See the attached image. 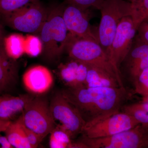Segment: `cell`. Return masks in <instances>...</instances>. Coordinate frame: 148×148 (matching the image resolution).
Masks as SVG:
<instances>
[{
  "mask_svg": "<svg viewBox=\"0 0 148 148\" xmlns=\"http://www.w3.org/2000/svg\"><path fill=\"white\" fill-rule=\"evenodd\" d=\"M86 123L121 110L127 97L125 88L67 87L61 91Z\"/></svg>",
  "mask_w": 148,
  "mask_h": 148,
  "instance_id": "6da1fadb",
  "label": "cell"
},
{
  "mask_svg": "<svg viewBox=\"0 0 148 148\" xmlns=\"http://www.w3.org/2000/svg\"><path fill=\"white\" fill-rule=\"evenodd\" d=\"M69 58L102 69L115 78L124 88L121 72L114 66L110 58L98 42L76 36L69 33L65 52Z\"/></svg>",
  "mask_w": 148,
  "mask_h": 148,
  "instance_id": "7a4b0ae2",
  "label": "cell"
},
{
  "mask_svg": "<svg viewBox=\"0 0 148 148\" xmlns=\"http://www.w3.org/2000/svg\"><path fill=\"white\" fill-rule=\"evenodd\" d=\"M63 6L51 8L38 36L42 45L43 57L49 63L56 62L65 52L69 32L63 18Z\"/></svg>",
  "mask_w": 148,
  "mask_h": 148,
  "instance_id": "3957f363",
  "label": "cell"
},
{
  "mask_svg": "<svg viewBox=\"0 0 148 148\" xmlns=\"http://www.w3.org/2000/svg\"><path fill=\"white\" fill-rule=\"evenodd\" d=\"M100 10L98 42L108 54L122 19L132 15V3L126 0H104Z\"/></svg>",
  "mask_w": 148,
  "mask_h": 148,
  "instance_id": "277c9868",
  "label": "cell"
},
{
  "mask_svg": "<svg viewBox=\"0 0 148 148\" xmlns=\"http://www.w3.org/2000/svg\"><path fill=\"white\" fill-rule=\"evenodd\" d=\"M49 11L40 1H37L0 15V19L3 24L14 30L37 35L47 18Z\"/></svg>",
  "mask_w": 148,
  "mask_h": 148,
  "instance_id": "5b68a950",
  "label": "cell"
},
{
  "mask_svg": "<svg viewBox=\"0 0 148 148\" xmlns=\"http://www.w3.org/2000/svg\"><path fill=\"white\" fill-rule=\"evenodd\" d=\"M86 148H140L148 147V128L139 124L131 129L103 138L82 136Z\"/></svg>",
  "mask_w": 148,
  "mask_h": 148,
  "instance_id": "8992f818",
  "label": "cell"
},
{
  "mask_svg": "<svg viewBox=\"0 0 148 148\" xmlns=\"http://www.w3.org/2000/svg\"><path fill=\"white\" fill-rule=\"evenodd\" d=\"M140 124L131 116L117 111L86 123L81 134L90 138L108 137L128 130Z\"/></svg>",
  "mask_w": 148,
  "mask_h": 148,
  "instance_id": "52a82bcc",
  "label": "cell"
},
{
  "mask_svg": "<svg viewBox=\"0 0 148 148\" xmlns=\"http://www.w3.org/2000/svg\"><path fill=\"white\" fill-rule=\"evenodd\" d=\"M18 119L24 126L44 138L56 127L49 103L41 96H33Z\"/></svg>",
  "mask_w": 148,
  "mask_h": 148,
  "instance_id": "ba28073f",
  "label": "cell"
},
{
  "mask_svg": "<svg viewBox=\"0 0 148 148\" xmlns=\"http://www.w3.org/2000/svg\"><path fill=\"white\" fill-rule=\"evenodd\" d=\"M49 105L56 127L66 131L72 140L81 134L86 122L61 91L53 95Z\"/></svg>",
  "mask_w": 148,
  "mask_h": 148,
  "instance_id": "9c48e42d",
  "label": "cell"
},
{
  "mask_svg": "<svg viewBox=\"0 0 148 148\" xmlns=\"http://www.w3.org/2000/svg\"><path fill=\"white\" fill-rule=\"evenodd\" d=\"M136 33L131 16L122 19L108 53L114 66L120 72V67L131 48Z\"/></svg>",
  "mask_w": 148,
  "mask_h": 148,
  "instance_id": "30bf717a",
  "label": "cell"
},
{
  "mask_svg": "<svg viewBox=\"0 0 148 148\" xmlns=\"http://www.w3.org/2000/svg\"><path fill=\"white\" fill-rule=\"evenodd\" d=\"M88 10H82L67 3V5L64 7L62 15L68 32L70 34L79 38L98 42V36L92 31L90 25V16Z\"/></svg>",
  "mask_w": 148,
  "mask_h": 148,
  "instance_id": "8fae6325",
  "label": "cell"
},
{
  "mask_svg": "<svg viewBox=\"0 0 148 148\" xmlns=\"http://www.w3.org/2000/svg\"><path fill=\"white\" fill-rule=\"evenodd\" d=\"M125 71L132 82L148 67V44L135 38L129 52L123 62Z\"/></svg>",
  "mask_w": 148,
  "mask_h": 148,
  "instance_id": "7c38bea8",
  "label": "cell"
},
{
  "mask_svg": "<svg viewBox=\"0 0 148 148\" xmlns=\"http://www.w3.org/2000/svg\"><path fill=\"white\" fill-rule=\"evenodd\" d=\"M22 81L28 91L40 95L50 89L53 85V78L52 73L47 67L36 65L26 71L22 77Z\"/></svg>",
  "mask_w": 148,
  "mask_h": 148,
  "instance_id": "4fadbf2b",
  "label": "cell"
},
{
  "mask_svg": "<svg viewBox=\"0 0 148 148\" xmlns=\"http://www.w3.org/2000/svg\"><path fill=\"white\" fill-rule=\"evenodd\" d=\"M70 58V61L58 66L59 78L67 87L76 88L84 86L88 64Z\"/></svg>",
  "mask_w": 148,
  "mask_h": 148,
  "instance_id": "5bb4252c",
  "label": "cell"
},
{
  "mask_svg": "<svg viewBox=\"0 0 148 148\" xmlns=\"http://www.w3.org/2000/svg\"><path fill=\"white\" fill-rule=\"evenodd\" d=\"M5 38H0V92L15 86L18 77V63L8 54L4 44Z\"/></svg>",
  "mask_w": 148,
  "mask_h": 148,
  "instance_id": "9a60e30c",
  "label": "cell"
},
{
  "mask_svg": "<svg viewBox=\"0 0 148 148\" xmlns=\"http://www.w3.org/2000/svg\"><path fill=\"white\" fill-rule=\"evenodd\" d=\"M33 97L29 94L0 97V119L11 121L14 116L22 113Z\"/></svg>",
  "mask_w": 148,
  "mask_h": 148,
  "instance_id": "2e32d148",
  "label": "cell"
},
{
  "mask_svg": "<svg viewBox=\"0 0 148 148\" xmlns=\"http://www.w3.org/2000/svg\"><path fill=\"white\" fill-rule=\"evenodd\" d=\"M88 66L85 86L88 87H121L116 79L107 72L97 67L89 65Z\"/></svg>",
  "mask_w": 148,
  "mask_h": 148,
  "instance_id": "e0dca14e",
  "label": "cell"
},
{
  "mask_svg": "<svg viewBox=\"0 0 148 148\" xmlns=\"http://www.w3.org/2000/svg\"><path fill=\"white\" fill-rule=\"evenodd\" d=\"M4 132L13 148H32L19 119L15 121H11Z\"/></svg>",
  "mask_w": 148,
  "mask_h": 148,
  "instance_id": "ac0fdd59",
  "label": "cell"
},
{
  "mask_svg": "<svg viewBox=\"0 0 148 148\" xmlns=\"http://www.w3.org/2000/svg\"><path fill=\"white\" fill-rule=\"evenodd\" d=\"M142 125L148 128V103L143 102L123 105L121 109Z\"/></svg>",
  "mask_w": 148,
  "mask_h": 148,
  "instance_id": "d6986e66",
  "label": "cell"
},
{
  "mask_svg": "<svg viewBox=\"0 0 148 148\" xmlns=\"http://www.w3.org/2000/svg\"><path fill=\"white\" fill-rule=\"evenodd\" d=\"M24 41L23 37L17 34L5 37L4 44L8 54L16 60L21 57L25 52Z\"/></svg>",
  "mask_w": 148,
  "mask_h": 148,
  "instance_id": "ffe728a7",
  "label": "cell"
},
{
  "mask_svg": "<svg viewBox=\"0 0 148 148\" xmlns=\"http://www.w3.org/2000/svg\"><path fill=\"white\" fill-rule=\"evenodd\" d=\"M49 146L51 148H73V143L69 134L56 127L50 132Z\"/></svg>",
  "mask_w": 148,
  "mask_h": 148,
  "instance_id": "44dd1931",
  "label": "cell"
},
{
  "mask_svg": "<svg viewBox=\"0 0 148 148\" xmlns=\"http://www.w3.org/2000/svg\"><path fill=\"white\" fill-rule=\"evenodd\" d=\"M132 17L134 26L137 28L148 17V0H136L132 3Z\"/></svg>",
  "mask_w": 148,
  "mask_h": 148,
  "instance_id": "7402d4cb",
  "label": "cell"
},
{
  "mask_svg": "<svg viewBox=\"0 0 148 148\" xmlns=\"http://www.w3.org/2000/svg\"><path fill=\"white\" fill-rule=\"evenodd\" d=\"M40 0H0V15L10 13L26 5Z\"/></svg>",
  "mask_w": 148,
  "mask_h": 148,
  "instance_id": "603a6c76",
  "label": "cell"
},
{
  "mask_svg": "<svg viewBox=\"0 0 148 148\" xmlns=\"http://www.w3.org/2000/svg\"><path fill=\"white\" fill-rule=\"evenodd\" d=\"M25 40L24 50L27 54L32 57H36L42 53V43L38 36H29Z\"/></svg>",
  "mask_w": 148,
  "mask_h": 148,
  "instance_id": "cb8c5ba5",
  "label": "cell"
},
{
  "mask_svg": "<svg viewBox=\"0 0 148 148\" xmlns=\"http://www.w3.org/2000/svg\"><path fill=\"white\" fill-rule=\"evenodd\" d=\"M135 93L143 97L148 94V67L143 70L133 82Z\"/></svg>",
  "mask_w": 148,
  "mask_h": 148,
  "instance_id": "d4e9b609",
  "label": "cell"
},
{
  "mask_svg": "<svg viewBox=\"0 0 148 148\" xmlns=\"http://www.w3.org/2000/svg\"><path fill=\"white\" fill-rule=\"evenodd\" d=\"M104 0H66L67 3L70 4L85 10L90 7L100 10Z\"/></svg>",
  "mask_w": 148,
  "mask_h": 148,
  "instance_id": "484cf974",
  "label": "cell"
},
{
  "mask_svg": "<svg viewBox=\"0 0 148 148\" xmlns=\"http://www.w3.org/2000/svg\"><path fill=\"white\" fill-rule=\"evenodd\" d=\"M23 125L27 140L31 147L32 148L38 147L39 145L43 140L44 138L34 131H32L31 130L27 128L23 124Z\"/></svg>",
  "mask_w": 148,
  "mask_h": 148,
  "instance_id": "4316f807",
  "label": "cell"
},
{
  "mask_svg": "<svg viewBox=\"0 0 148 148\" xmlns=\"http://www.w3.org/2000/svg\"><path fill=\"white\" fill-rule=\"evenodd\" d=\"M135 38L142 42L148 44V18L142 21L138 26Z\"/></svg>",
  "mask_w": 148,
  "mask_h": 148,
  "instance_id": "83f0119b",
  "label": "cell"
},
{
  "mask_svg": "<svg viewBox=\"0 0 148 148\" xmlns=\"http://www.w3.org/2000/svg\"><path fill=\"white\" fill-rule=\"evenodd\" d=\"M0 148H13V147L9 142L6 136H3L0 134Z\"/></svg>",
  "mask_w": 148,
  "mask_h": 148,
  "instance_id": "f1b7e54d",
  "label": "cell"
},
{
  "mask_svg": "<svg viewBox=\"0 0 148 148\" xmlns=\"http://www.w3.org/2000/svg\"><path fill=\"white\" fill-rule=\"evenodd\" d=\"M11 121H6L0 119V133L5 131Z\"/></svg>",
  "mask_w": 148,
  "mask_h": 148,
  "instance_id": "f546056e",
  "label": "cell"
},
{
  "mask_svg": "<svg viewBox=\"0 0 148 148\" xmlns=\"http://www.w3.org/2000/svg\"><path fill=\"white\" fill-rule=\"evenodd\" d=\"M3 22L0 19V38H4L5 37L4 29L3 27Z\"/></svg>",
  "mask_w": 148,
  "mask_h": 148,
  "instance_id": "4dcf8cb0",
  "label": "cell"
},
{
  "mask_svg": "<svg viewBox=\"0 0 148 148\" xmlns=\"http://www.w3.org/2000/svg\"><path fill=\"white\" fill-rule=\"evenodd\" d=\"M126 1H127L129 2H130L131 3H134V2H135L136 0H126Z\"/></svg>",
  "mask_w": 148,
  "mask_h": 148,
  "instance_id": "1f68e13d",
  "label": "cell"
},
{
  "mask_svg": "<svg viewBox=\"0 0 148 148\" xmlns=\"http://www.w3.org/2000/svg\"><path fill=\"white\" fill-rule=\"evenodd\" d=\"M65 1H66V0H65Z\"/></svg>",
  "mask_w": 148,
  "mask_h": 148,
  "instance_id": "d6a6232c",
  "label": "cell"
},
{
  "mask_svg": "<svg viewBox=\"0 0 148 148\" xmlns=\"http://www.w3.org/2000/svg\"><path fill=\"white\" fill-rule=\"evenodd\" d=\"M147 18H148V17H147Z\"/></svg>",
  "mask_w": 148,
  "mask_h": 148,
  "instance_id": "836d02e7",
  "label": "cell"
}]
</instances>
